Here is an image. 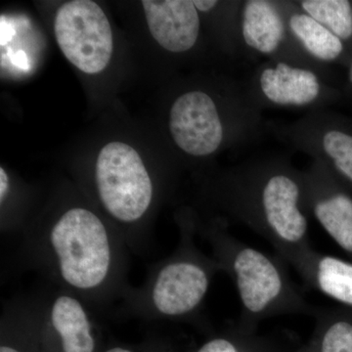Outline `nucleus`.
I'll list each match as a JSON object with an SVG mask.
<instances>
[{"label":"nucleus","instance_id":"f257e3e1","mask_svg":"<svg viewBox=\"0 0 352 352\" xmlns=\"http://www.w3.org/2000/svg\"><path fill=\"white\" fill-rule=\"evenodd\" d=\"M230 198L238 219L270 242L284 261L291 263L312 248L303 212V180L293 173L271 170L239 175Z\"/></svg>","mask_w":352,"mask_h":352},{"label":"nucleus","instance_id":"f03ea898","mask_svg":"<svg viewBox=\"0 0 352 352\" xmlns=\"http://www.w3.org/2000/svg\"><path fill=\"white\" fill-rule=\"evenodd\" d=\"M212 240L219 263L237 289L241 328L252 331L259 322L282 315L316 314L317 307L305 300L280 256H271L226 233H214Z\"/></svg>","mask_w":352,"mask_h":352},{"label":"nucleus","instance_id":"7ed1b4c3","mask_svg":"<svg viewBox=\"0 0 352 352\" xmlns=\"http://www.w3.org/2000/svg\"><path fill=\"white\" fill-rule=\"evenodd\" d=\"M50 240L67 283L82 289L103 283L112 254L107 230L97 215L85 208H72L53 227Z\"/></svg>","mask_w":352,"mask_h":352},{"label":"nucleus","instance_id":"20e7f679","mask_svg":"<svg viewBox=\"0 0 352 352\" xmlns=\"http://www.w3.org/2000/svg\"><path fill=\"white\" fill-rule=\"evenodd\" d=\"M96 183L104 207L120 221H136L150 207L151 178L140 155L126 143L112 142L102 148Z\"/></svg>","mask_w":352,"mask_h":352},{"label":"nucleus","instance_id":"39448f33","mask_svg":"<svg viewBox=\"0 0 352 352\" xmlns=\"http://www.w3.org/2000/svg\"><path fill=\"white\" fill-rule=\"evenodd\" d=\"M54 31L65 57L83 73L94 75L108 66L112 28L96 2L74 0L63 4L57 11Z\"/></svg>","mask_w":352,"mask_h":352},{"label":"nucleus","instance_id":"423d86ee","mask_svg":"<svg viewBox=\"0 0 352 352\" xmlns=\"http://www.w3.org/2000/svg\"><path fill=\"white\" fill-rule=\"evenodd\" d=\"M170 131L175 144L187 154L206 157L219 149L223 126L214 101L203 91H189L173 103Z\"/></svg>","mask_w":352,"mask_h":352},{"label":"nucleus","instance_id":"0eeeda50","mask_svg":"<svg viewBox=\"0 0 352 352\" xmlns=\"http://www.w3.org/2000/svg\"><path fill=\"white\" fill-rule=\"evenodd\" d=\"M210 266L201 261L182 258L164 265L153 289V302L160 314L186 316L200 307L210 284Z\"/></svg>","mask_w":352,"mask_h":352},{"label":"nucleus","instance_id":"6e6552de","mask_svg":"<svg viewBox=\"0 0 352 352\" xmlns=\"http://www.w3.org/2000/svg\"><path fill=\"white\" fill-rule=\"evenodd\" d=\"M150 32L162 47L182 53L195 45L200 17L191 0H143Z\"/></svg>","mask_w":352,"mask_h":352},{"label":"nucleus","instance_id":"1a4fd4ad","mask_svg":"<svg viewBox=\"0 0 352 352\" xmlns=\"http://www.w3.org/2000/svg\"><path fill=\"white\" fill-rule=\"evenodd\" d=\"M305 207L340 249L352 258V199L331 185L320 173L303 180Z\"/></svg>","mask_w":352,"mask_h":352},{"label":"nucleus","instance_id":"9d476101","mask_svg":"<svg viewBox=\"0 0 352 352\" xmlns=\"http://www.w3.org/2000/svg\"><path fill=\"white\" fill-rule=\"evenodd\" d=\"M310 288L352 308V263L310 248L291 263Z\"/></svg>","mask_w":352,"mask_h":352},{"label":"nucleus","instance_id":"9b49d317","mask_svg":"<svg viewBox=\"0 0 352 352\" xmlns=\"http://www.w3.org/2000/svg\"><path fill=\"white\" fill-rule=\"evenodd\" d=\"M259 85L264 96L277 105H308L320 94V82L314 72L286 63L264 69Z\"/></svg>","mask_w":352,"mask_h":352},{"label":"nucleus","instance_id":"f8f14e48","mask_svg":"<svg viewBox=\"0 0 352 352\" xmlns=\"http://www.w3.org/2000/svg\"><path fill=\"white\" fill-rule=\"evenodd\" d=\"M242 34L248 46L263 54H270L284 39V21L271 2L250 0L245 2L243 12Z\"/></svg>","mask_w":352,"mask_h":352},{"label":"nucleus","instance_id":"ddd939ff","mask_svg":"<svg viewBox=\"0 0 352 352\" xmlns=\"http://www.w3.org/2000/svg\"><path fill=\"white\" fill-rule=\"evenodd\" d=\"M53 327L62 340L64 352H94L95 342L85 308L71 296L55 300L51 311Z\"/></svg>","mask_w":352,"mask_h":352},{"label":"nucleus","instance_id":"4468645a","mask_svg":"<svg viewBox=\"0 0 352 352\" xmlns=\"http://www.w3.org/2000/svg\"><path fill=\"white\" fill-rule=\"evenodd\" d=\"M316 331L307 352H352V308H317Z\"/></svg>","mask_w":352,"mask_h":352},{"label":"nucleus","instance_id":"2eb2a0df","mask_svg":"<svg viewBox=\"0 0 352 352\" xmlns=\"http://www.w3.org/2000/svg\"><path fill=\"white\" fill-rule=\"evenodd\" d=\"M289 25L305 50L317 59L333 61L344 50L342 39L307 14L298 13L292 16Z\"/></svg>","mask_w":352,"mask_h":352},{"label":"nucleus","instance_id":"dca6fc26","mask_svg":"<svg viewBox=\"0 0 352 352\" xmlns=\"http://www.w3.org/2000/svg\"><path fill=\"white\" fill-rule=\"evenodd\" d=\"M300 6L310 17L340 39L352 36V8L346 0H303Z\"/></svg>","mask_w":352,"mask_h":352},{"label":"nucleus","instance_id":"f3484780","mask_svg":"<svg viewBox=\"0 0 352 352\" xmlns=\"http://www.w3.org/2000/svg\"><path fill=\"white\" fill-rule=\"evenodd\" d=\"M324 152L340 175L352 183V136L339 131H329L322 139Z\"/></svg>","mask_w":352,"mask_h":352},{"label":"nucleus","instance_id":"a211bd4d","mask_svg":"<svg viewBox=\"0 0 352 352\" xmlns=\"http://www.w3.org/2000/svg\"><path fill=\"white\" fill-rule=\"evenodd\" d=\"M252 331L245 330L239 326L237 337H217L208 340L197 352H248L249 346L245 347L248 342V336Z\"/></svg>","mask_w":352,"mask_h":352},{"label":"nucleus","instance_id":"6ab92c4d","mask_svg":"<svg viewBox=\"0 0 352 352\" xmlns=\"http://www.w3.org/2000/svg\"><path fill=\"white\" fill-rule=\"evenodd\" d=\"M9 179L8 176L3 168H0V200L3 201L6 198L7 191H8Z\"/></svg>","mask_w":352,"mask_h":352},{"label":"nucleus","instance_id":"aec40b11","mask_svg":"<svg viewBox=\"0 0 352 352\" xmlns=\"http://www.w3.org/2000/svg\"><path fill=\"white\" fill-rule=\"evenodd\" d=\"M193 3L197 10L201 11V12H208L217 6V1H215V0H194Z\"/></svg>","mask_w":352,"mask_h":352},{"label":"nucleus","instance_id":"412c9836","mask_svg":"<svg viewBox=\"0 0 352 352\" xmlns=\"http://www.w3.org/2000/svg\"><path fill=\"white\" fill-rule=\"evenodd\" d=\"M0 352H20L17 351V349H14V347L8 346H2L1 349H0Z\"/></svg>","mask_w":352,"mask_h":352},{"label":"nucleus","instance_id":"4be33fe9","mask_svg":"<svg viewBox=\"0 0 352 352\" xmlns=\"http://www.w3.org/2000/svg\"><path fill=\"white\" fill-rule=\"evenodd\" d=\"M106 352H132L129 351V349H122V347H115V349H109V351Z\"/></svg>","mask_w":352,"mask_h":352},{"label":"nucleus","instance_id":"5701e85b","mask_svg":"<svg viewBox=\"0 0 352 352\" xmlns=\"http://www.w3.org/2000/svg\"><path fill=\"white\" fill-rule=\"evenodd\" d=\"M349 80H351V82H352V61L351 64V68H349Z\"/></svg>","mask_w":352,"mask_h":352}]
</instances>
